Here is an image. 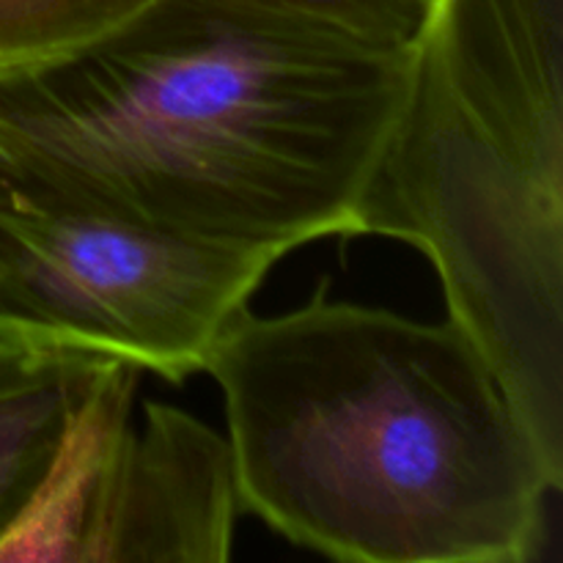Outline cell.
Here are the masks:
<instances>
[{
    "mask_svg": "<svg viewBox=\"0 0 563 563\" xmlns=\"http://www.w3.org/2000/svg\"><path fill=\"white\" fill-rule=\"evenodd\" d=\"M407 55L234 0H152L66 58L0 75V174L284 258L355 236Z\"/></svg>",
    "mask_w": 563,
    "mask_h": 563,
    "instance_id": "obj_1",
    "label": "cell"
},
{
    "mask_svg": "<svg viewBox=\"0 0 563 563\" xmlns=\"http://www.w3.org/2000/svg\"><path fill=\"white\" fill-rule=\"evenodd\" d=\"M203 372L223 390L242 511L357 563H528L561 484L451 319L328 300L242 313Z\"/></svg>",
    "mask_w": 563,
    "mask_h": 563,
    "instance_id": "obj_2",
    "label": "cell"
},
{
    "mask_svg": "<svg viewBox=\"0 0 563 563\" xmlns=\"http://www.w3.org/2000/svg\"><path fill=\"white\" fill-rule=\"evenodd\" d=\"M418 247L563 487V0H434L355 214Z\"/></svg>",
    "mask_w": 563,
    "mask_h": 563,
    "instance_id": "obj_3",
    "label": "cell"
},
{
    "mask_svg": "<svg viewBox=\"0 0 563 563\" xmlns=\"http://www.w3.org/2000/svg\"><path fill=\"white\" fill-rule=\"evenodd\" d=\"M275 262L0 174V339L91 352L181 383L251 311Z\"/></svg>",
    "mask_w": 563,
    "mask_h": 563,
    "instance_id": "obj_4",
    "label": "cell"
},
{
    "mask_svg": "<svg viewBox=\"0 0 563 563\" xmlns=\"http://www.w3.org/2000/svg\"><path fill=\"white\" fill-rule=\"evenodd\" d=\"M137 374L130 363L110 368L0 563L231 559L242 500L229 438L163 401H148L132 429Z\"/></svg>",
    "mask_w": 563,
    "mask_h": 563,
    "instance_id": "obj_5",
    "label": "cell"
},
{
    "mask_svg": "<svg viewBox=\"0 0 563 563\" xmlns=\"http://www.w3.org/2000/svg\"><path fill=\"white\" fill-rule=\"evenodd\" d=\"M113 357L0 339V544L53 478Z\"/></svg>",
    "mask_w": 563,
    "mask_h": 563,
    "instance_id": "obj_6",
    "label": "cell"
},
{
    "mask_svg": "<svg viewBox=\"0 0 563 563\" xmlns=\"http://www.w3.org/2000/svg\"><path fill=\"white\" fill-rule=\"evenodd\" d=\"M152 0H0V75L66 58L113 33Z\"/></svg>",
    "mask_w": 563,
    "mask_h": 563,
    "instance_id": "obj_7",
    "label": "cell"
},
{
    "mask_svg": "<svg viewBox=\"0 0 563 563\" xmlns=\"http://www.w3.org/2000/svg\"><path fill=\"white\" fill-rule=\"evenodd\" d=\"M379 49L407 53L434 0H234Z\"/></svg>",
    "mask_w": 563,
    "mask_h": 563,
    "instance_id": "obj_8",
    "label": "cell"
}]
</instances>
